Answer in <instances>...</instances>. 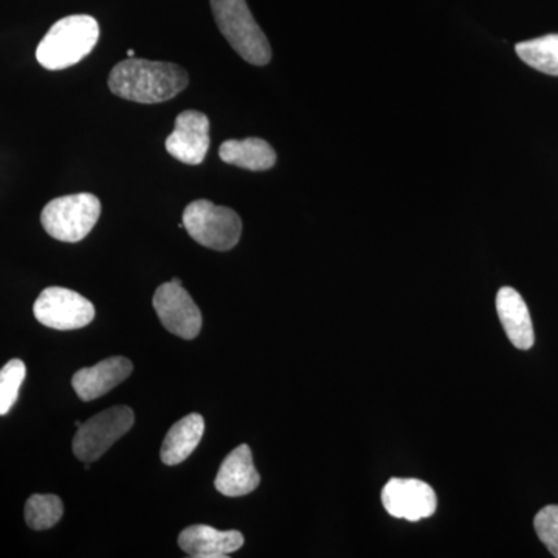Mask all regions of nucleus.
Instances as JSON below:
<instances>
[{"label":"nucleus","mask_w":558,"mask_h":558,"mask_svg":"<svg viewBox=\"0 0 558 558\" xmlns=\"http://www.w3.org/2000/svg\"><path fill=\"white\" fill-rule=\"evenodd\" d=\"M109 89L124 100L156 105L172 100L189 86V73L172 62L128 58L110 72Z\"/></svg>","instance_id":"f257e3e1"},{"label":"nucleus","mask_w":558,"mask_h":558,"mask_svg":"<svg viewBox=\"0 0 558 558\" xmlns=\"http://www.w3.org/2000/svg\"><path fill=\"white\" fill-rule=\"evenodd\" d=\"M100 39V25L89 14H72L51 25L36 49L44 69L62 70L83 61Z\"/></svg>","instance_id":"f03ea898"},{"label":"nucleus","mask_w":558,"mask_h":558,"mask_svg":"<svg viewBox=\"0 0 558 558\" xmlns=\"http://www.w3.org/2000/svg\"><path fill=\"white\" fill-rule=\"evenodd\" d=\"M216 24L229 40L231 49L253 65H266L271 60L269 39L253 20L245 0H209Z\"/></svg>","instance_id":"7ed1b4c3"},{"label":"nucleus","mask_w":558,"mask_h":558,"mask_svg":"<svg viewBox=\"0 0 558 558\" xmlns=\"http://www.w3.org/2000/svg\"><path fill=\"white\" fill-rule=\"evenodd\" d=\"M101 202L90 193L70 194L50 201L40 213V223L53 240L80 242L97 226Z\"/></svg>","instance_id":"20e7f679"},{"label":"nucleus","mask_w":558,"mask_h":558,"mask_svg":"<svg viewBox=\"0 0 558 558\" xmlns=\"http://www.w3.org/2000/svg\"><path fill=\"white\" fill-rule=\"evenodd\" d=\"M183 229L204 247L227 252L241 240L242 220L234 209L218 207L213 202H191L183 211Z\"/></svg>","instance_id":"39448f33"},{"label":"nucleus","mask_w":558,"mask_h":558,"mask_svg":"<svg viewBox=\"0 0 558 558\" xmlns=\"http://www.w3.org/2000/svg\"><path fill=\"white\" fill-rule=\"evenodd\" d=\"M134 422L135 414L130 407L119 405L102 411L81 425L73 436V453L84 464L97 461L134 427Z\"/></svg>","instance_id":"423d86ee"},{"label":"nucleus","mask_w":558,"mask_h":558,"mask_svg":"<svg viewBox=\"0 0 558 558\" xmlns=\"http://www.w3.org/2000/svg\"><path fill=\"white\" fill-rule=\"evenodd\" d=\"M33 314L47 328L75 330L86 328L94 322L95 307L75 290L47 288L35 301Z\"/></svg>","instance_id":"0eeeda50"},{"label":"nucleus","mask_w":558,"mask_h":558,"mask_svg":"<svg viewBox=\"0 0 558 558\" xmlns=\"http://www.w3.org/2000/svg\"><path fill=\"white\" fill-rule=\"evenodd\" d=\"M153 306L161 325L180 339L193 340L201 333L202 314L182 284L165 282L154 293Z\"/></svg>","instance_id":"6e6552de"},{"label":"nucleus","mask_w":558,"mask_h":558,"mask_svg":"<svg viewBox=\"0 0 558 558\" xmlns=\"http://www.w3.org/2000/svg\"><path fill=\"white\" fill-rule=\"evenodd\" d=\"M381 502L389 515L409 521L429 519L438 509V497L433 487L413 478L389 480L381 490Z\"/></svg>","instance_id":"1a4fd4ad"},{"label":"nucleus","mask_w":558,"mask_h":558,"mask_svg":"<svg viewBox=\"0 0 558 558\" xmlns=\"http://www.w3.org/2000/svg\"><path fill=\"white\" fill-rule=\"evenodd\" d=\"M168 154L185 165H201L209 149V120L199 110H185L175 119L174 131L168 135Z\"/></svg>","instance_id":"9d476101"},{"label":"nucleus","mask_w":558,"mask_h":558,"mask_svg":"<svg viewBox=\"0 0 558 558\" xmlns=\"http://www.w3.org/2000/svg\"><path fill=\"white\" fill-rule=\"evenodd\" d=\"M179 546L193 558H226L244 546L240 531H218L205 524L185 527L179 535Z\"/></svg>","instance_id":"9b49d317"},{"label":"nucleus","mask_w":558,"mask_h":558,"mask_svg":"<svg viewBox=\"0 0 558 558\" xmlns=\"http://www.w3.org/2000/svg\"><path fill=\"white\" fill-rule=\"evenodd\" d=\"M134 371L131 360L126 357H110L102 360L90 368L80 369L72 377V387L84 402H90L108 395L113 388L123 384Z\"/></svg>","instance_id":"f8f14e48"},{"label":"nucleus","mask_w":558,"mask_h":558,"mask_svg":"<svg viewBox=\"0 0 558 558\" xmlns=\"http://www.w3.org/2000/svg\"><path fill=\"white\" fill-rule=\"evenodd\" d=\"M259 484L260 476L253 464L252 450L247 444L236 447L223 459L215 480L216 490L231 498L252 494Z\"/></svg>","instance_id":"ddd939ff"},{"label":"nucleus","mask_w":558,"mask_h":558,"mask_svg":"<svg viewBox=\"0 0 558 558\" xmlns=\"http://www.w3.org/2000/svg\"><path fill=\"white\" fill-rule=\"evenodd\" d=\"M499 322L513 347L527 351L534 347L535 336L531 314L523 296L512 288L499 289L497 295Z\"/></svg>","instance_id":"4468645a"},{"label":"nucleus","mask_w":558,"mask_h":558,"mask_svg":"<svg viewBox=\"0 0 558 558\" xmlns=\"http://www.w3.org/2000/svg\"><path fill=\"white\" fill-rule=\"evenodd\" d=\"M205 432V421L201 414L191 413L180 418L165 436L161 444L160 459L165 465H178L191 457L199 447Z\"/></svg>","instance_id":"2eb2a0df"},{"label":"nucleus","mask_w":558,"mask_h":558,"mask_svg":"<svg viewBox=\"0 0 558 558\" xmlns=\"http://www.w3.org/2000/svg\"><path fill=\"white\" fill-rule=\"evenodd\" d=\"M220 160L248 171H267L277 163V153L263 138L227 140L219 148Z\"/></svg>","instance_id":"dca6fc26"},{"label":"nucleus","mask_w":558,"mask_h":558,"mask_svg":"<svg viewBox=\"0 0 558 558\" xmlns=\"http://www.w3.org/2000/svg\"><path fill=\"white\" fill-rule=\"evenodd\" d=\"M517 54L532 69L546 75L558 76V35L524 40L517 44Z\"/></svg>","instance_id":"f3484780"},{"label":"nucleus","mask_w":558,"mask_h":558,"mask_svg":"<svg viewBox=\"0 0 558 558\" xmlns=\"http://www.w3.org/2000/svg\"><path fill=\"white\" fill-rule=\"evenodd\" d=\"M64 505L57 495H32L25 505V521L33 531H46L60 523Z\"/></svg>","instance_id":"a211bd4d"},{"label":"nucleus","mask_w":558,"mask_h":558,"mask_svg":"<svg viewBox=\"0 0 558 558\" xmlns=\"http://www.w3.org/2000/svg\"><path fill=\"white\" fill-rule=\"evenodd\" d=\"M27 376L25 363L20 359L10 360L2 369H0V416H5L13 409L20 389Z\"/></svg>","instance_id":"6ab92c4d"},{"label":"nucleus","mask_w":558,"mask_h":558,"mask_svg":"<svg viewBox=\"0 0 558 558\" xmlns=\"http://www.w3.org/2000/svg\"><path fill=\"white\" fill-rule=\"evenodd\" d=\"M534 527L543 545L558 558V506L550 505L539 510L535 515Z\"/></svg>","instance_id":"aec40b11"},{"label":"nucleus","mask_w":558,"mask_h":558,"mask_svg":"<svg viewBox=\"0 0 558 558\" xmlns=\"http://www.w3.org/2000/svg\"><path fill=\"white\" fill-rule=\"evenodd\" d=\"M171 281L175 282V284H182V281H180L179 278H172Z\"/></svg>","instance_id":"412c9836"},{"label":"nucleus","mask_w":558,"mask_h":558,"mask_svg":"<svg viewBox=\"0 0 558 558\" xmlns=\"http://www.w3.org/2000/svg\"><path fill=\"white\" fill-rule=\"evenodd\" d=\"M135 51L134 50H128V57L134 58Z\"/></svg>","instance_id":"4be33fe9"},{"label":"nucleus","mask_w":558,"mask_h":558,"mask_svg":"<svg viewBox=\"0 0 558 558\" xmlns=\"http://www.w3.org/2000/svg\"><path fill=\"white\" fill-rule=\"evenodd\" d=\"M75 425H76V427H78V428H80V427H81V425H83V424H81V422H80V421H76V422H75Z\"/></svg>","instance_id":"5701e85b"}]
</instances>
